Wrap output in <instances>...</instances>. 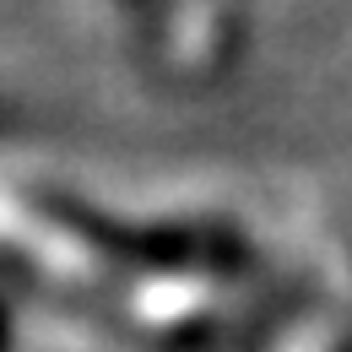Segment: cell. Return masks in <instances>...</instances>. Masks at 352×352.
I'll return each instance as SVG.
<instances>
[{"label": "cell", "mask_w": 352, "mask_h": 352, "mask_svg": "<svg viewBox=\"0 0 352 352\" xmlns=\"http://www.w3.org/2000/svg\"><path fill=\"white\" fill-rule=\"evenodd\" d=\"M28 206L49 228H60L65 239H76L82 250H92L103 265H120V271L239 276L250 265V244L233 222H120L87 206L82 195H65V190H28Z\"/></svg>", "instance_id": "obj_1"}, {"label": "cell", "mask_w": 352, "mask_h": 352, "mask_svg": "<svg viewBox=\"0 0 352 352\" xmlns=\"http://www.w3.org/2000/svg\"><path fill=\"white\" fill-rule=\"evenodd\" d=\"M120 6H131L135 16H157L163 11V0H120Z\"/></svg>", "instance_id": "obj_2"}, {"label": "cell", "mask_w": 352, "mask_h": 352, "mask_svg": "<svg viewBox=\"0 0 352 352\" xmlns=\"http://www.w3.org/2000/svg\"><path fill=\"white\" fill-rule=\"evenodd\" d=\"M0 352H11V309L0 298Z\"/></svg>", "instance_id": "obj_3"}]
</instances>
